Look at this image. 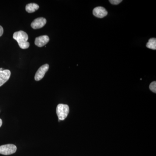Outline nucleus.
I'll return each mask as SVG.
<instances>
[{"label": "nucleus", "instance_id": "obj_6", "mask_svg": "<svg viewBox=\"0 0 156 156\" xmlns=\"http://www.w3.org/2000/svg\"><path fill=\"white\" fill-rule=\"evenodd\" d=\"M47 23V20L44 17L37 18L32 22L31 26L34 29H38L43 27Z\"/></svg>", "mask_w": 156, "mask_h": 156}, {"label": "nucleus", "instance_id": "obj_2", "mask_svg": "<svg viewBox=\"0 0 156 156\" xmlns=\"http://www.w3.org/2000/svg\"><path fill=\"white\" fill-rule=\"evenodd\" d=\"M69 107L67 105L59 104L56 109V114L58 117V121L64 120L67 117L69 113Z\"/></svg>", "mask_w": 156, "mask_h": 156}, {"label": "nucleus", "instance_id": "obj_3", "mask_svg": "<svg viewBox=\"0 0 156 156\" xmlns=\"http://www.w3.org/2000/svg\"><path fill=\"white\" fill-rule=\"evenodd\" d=\"M17 151V147L14 144H8L0 146V154L9 155L15 153Z\"/></svg>", "mask_w": 156, "mask_h": 156}, {"label": "nucleus", "instance_id": "obj_12", "mask_svg": "<svg viewBox=\"0 0 156 156\" xmlns=\"http://www.w3.org/2000/svg\"><path fill=\"white\" fill-rule=\"evenodd\" d=\"M122 2V0H110L109 2L113 5H118Z\"/></svg>", "mask_w": 156, "mask_h": 156}, {"label": "nucleus", "instance_id": "obj_4", "mask_svg": "<svg viewBox=\"0 0 156 156\" xmlns=\"http://www.w3.org/2000/svg\"><path fill=\"white\" fill-rule=\"evenodd\" d=\"M49 68V65L48 64H46L42 66L41 67L39 68L37 71L36 73L35 76V80L37 81L41 80L44 76L45 73L47 72Z\"/></svg>", "mask_w": 156, "mask_h": 156}, {"label": "nucleus", "instance_id": "obj_13", "mask_svg": "<svg viewBox=\"0 0 156 156\" xmlns=\"http://www.w3.org/2000/svg\"><path fill=\"white\" fill-rule=\"evenodd\" d=\"M3 33H4V29H3L2 27L0 26V37L2 35Z\"/></svg>", "mask_w": 156, "mask_h": 156}, {"label": "nucleus", "instance_id": "obj_1", "mask_svg": "<svg viewBox=\"0 0 156 156\" xmlns=\"http://www.w3.org/2000/svg\"><path fill=\"white\" fill-rule=\"evenodd\" d=\"M13 38L17 41L21 49H27L29 47L30 43L27 42L28 36L25 32L22 30L16 32L13 34Z\"/></svg>", "mask_w": 156, "mask_h": 156}, {"label": "nucleus", "instance_id": "obj_8", "mask_svg": "<svg viewBox=\"0 0 156 156\" xmlns=\"http://www.w3.org/2000/svg\"><path fill=\"white\" fill-rule=\"evenodd\" d=\"M50 41L49 37L47 35L37 37L35 40V44L37 47L41 48L47 44Z\"/></svg>", "mask_w": 156, "mask_h": 156}, {"label": "nucleus", "instance_id": "obj_7", "mask_svg": "<svg viewBox=\"0 0 156 156\" xmlns=\"http://www.w3.org/2000/svg\"><path fill=\"white\" fill-rule=\"evenodd\" d=\"M93 14L95 17L102 18L107 15L108 12L103 7H97L93 9Z\"/></svg>", "mask_w": 156, "mask_h": 156}, {"label": "nucleus", "instance_id": "obj_11", "mask_svg": "<svg viewBox=\"0 0 156 156\" xmlns=\"http://www.w3.org/2000/svg\"><path fill=\"white\" fill-rule=\"evenodd\" d=\"M150 89L152 91L156 93V81H154L152 83H151L149 86Z\"/></svg>", "mask_w": 156, "mask_h": 156}, {"label": "nucleus", "instance_id": "obj_14", "mask_svg": "<svg viewBox=\"0 0 156 156\" xmlns=\"http://www.w3.org/2000/svg\"><path fill=\"white\" fill-rule=\"evenodd\" d=\"M2 121L1 119H0V127L2 126Z\"/></svg>", "mask_w": 156, "mask_h": 156}, {"label": "nucleus", "instance_id": "obj_9", "mask_svg": "<svg viewBox=\"0 0 156 156\" xmlns=\"http://www.w3.org/2000/svg\"><path fill=\"white\" fill-rule=\"evenodd\" d=\"M39 9L38 5L35 3H30L26 6V10L28 13H33Z\"/></svg>", "mask_w": 156, "mask_h": 156}, {"label": "nucleus", "instance_id": "obj_10", "mask_svg": "<svg viewBox=\"0 0 156 156\" xmlns=\"http://www.w3.org/2000/svg\"><path fill=\"white\" fill-rule=\"evenodd\" d=\"M147 48L152 50H156V39L155 38H152L149 40L146 45Z\"/></svg>", "mask_w": 156, "mask_h": 156}, {"label": "nucleus", "instance_id": "obj_5", "mask_svg": "<svg viewBox=\"0 0 156 156\" xmlns=\"http://www.w3.org/2000/svg\"><path fill=\"white\" fill-rule=\"evenodd\" d=\"M11 75V71L9 70L0 68V87L9 80Z\"/></svg>", "mask_w": 156, "mask_h": 156}]
</instances>
